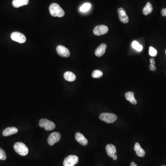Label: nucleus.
Masks as SVG:
<instances>
[{
    "label": "nucleus",
    "instance_id": "nucleus-1",
    "mask_svg": "<svg viewBox=\"0 0 166 166\" xmlns=\"http://www.w3.org/2000/svg\"><path fill=\"white\" fill-rule=\"evenodd\" d=\"M50 14L53 17H58L59 18L63 17L65 15V12L59 5L57 3L51 4L49 8Z\"/></svg>",
    "mask_w": 166,
    "mask_h": 166
},
{
    "label": "nucleus",
    "instance_id": "nucleus-2",
    "mask_svg": "<svg viewBox=\"0 0 166 166\" xmlns=\"http://www.w3.org/2000/svg\"><path fill=\"white\" fill-rule=\"evenodd\" d=\"M14 149L19 155L25 156L28 154L29 149L25 144L21 142H17L14 144Z\"/></svg>",
    "mask_w": 166,
    "mask_h": 166
},
{
    "label": "nucleus",
    "instance_id": "nucleus-3",
    "mask_svg": "<svg viewBox=\"0 0 166 166\" xmlns=\"http://www.w3.org/2000/svg\"><path fill=\"white\" fill-rule=\"evenodd\" d=\"M117 117L115 114L112 113H104L100 115L99 119L107 123H112L117 120Z\"/></svg>",
    "mask_w": 166,
    "mask_h": 166
},
{
    "label": "nucleus",
    "instance_id": "nucleus-4",
    "mask_svg": "<svg viewBox=\"0 0 166 166\" xmlns=\"http://www.w3.org/2000/svg\"><path fill=\"white\" fill-rule=\"evenodd\" d=\"M39 125L40 127H44L46 131H51L56 128L55 124L47 119H41L39 122Z\"/></svg>",
    "mask_w": 166,
    "mask_h": 166
},
{
    "label": "nucleus",
    "instance_id": "nucleus-5",
    "mask_svg": "<svg viewBox=\"0 0 166 166\" xmlns=\"http://www.w3.org/2000/svg\"><path fill=\"white\" fill-rule=\"evenodd\" d=\"M79 162V157L75 155H70L64 159V166H74Z\"/></svg>",
    "mask_w": 166,
    "mask_h": 166
},
{
    "label": "nucleus",
    "instance_id": "nucleus-6",
    "mask_svg": "<svg viewBox=\"0 0 166 166\" xmlns=\"http://www.w3.org/2000/svg\"><path fill=\"white\" fill-rule=\"evenodd\" d=\"M11 38L13 41L20 44H23L26 41V38L23 34L19 32H14L11 35Z\"/></svg>",
    "mask_w": 166,
    "mask_h": 166
},
{
    "label": "nucleus",
    "instance_id": "nucleus-7",
    "mask_svg": "<svg viewBox=\"0 0 166 166\" xmlns=\"http://www.w3.org/2000/svg\"><path fill=\"white\" fill-rule=\"evenodd\" d=\"M61 136L60 133L58 132H54L51 133L48 137V142L50 145L52 146L57 143L60 140Z\"/></svg>",
    "mask_w": 166,
    "mask_h": 166
},
{
    "label": "nucleus",
    "instance_id": "nucleus-8",
    "mask_svg": "<svg viewBox=\"0 0 166 166\" xmlns=\"http://www.w3.org/2000/svg\"><path fill=\"white\" fill-rule=\"evenodd\" d=\"M108 31V27L106 25H97L93 30V33L96 36H102L107 33Z\"/></svg>",
    "mask_w": 166,
    "mask_h": 166
},
{
    "label": "nucleus",
    "instance_id": "nucleus-9",
    "mask_svg": "<svg viewBox=\"0 0 166 166\" xmlns=\"http://www.w3.org/2000/svg\"><path fill=\"white\" fill-rule=\"evenodd\" d=\"M56 52L60 56L63 57H68L70 55L69 49L62 45H59L57 47Z\"/></svg>",
    "mask_w": 166,
    "mask_h": 166
},
{
    "label": "nucleus",
    "instance_id": "nucleus-10",
    "mask_svg": "<svg viewBox=\"0 0 166 166\" xmlns=\"http://www.w3.org/2000/svg\"><path fill=\"white\" fill-rule=\"evenodd\" d=\"M118 13L119 14V19L122 23L126 24L128 22L129 18L124 9L122 8H119L118 10Z\"/></svg>",
    "mask_w": 166,
    "mask_h": 166
},
{
    "label": "nucleus",
    "instance_id": "nucleus-11",
    "mask_svg": "<svg viewBox=\"0 0 166 166\" xmlns=\"http://www.w3.org/2000/svg\"><path fill=\"white\" fill-rule=\"evenodd\" d=\"M75 139L78 143L83 146L87 145L88 143L87 139L81 133H76L75 134Z\"/></svg>",
    "mask_w": 166,
    "mask_h": 166
},
{
    "label": "nucleus",
    "instance_id": "nucleus-12",
    "mask_svg": "<svg viewBox=\"0 0 166 166\" xmlns=\"http://www.w3.org/2000/svg\"><path fill=\"white\" fill-rule=\"evenodd\" d=\"M107 48V45L105 44H102L95 51V55L98 57H101L105 54Z\"/></svg>",
    "mask_w": 166,
    "mask_h": 166
},
{
    "label": "nucleus",
    "instance_id": "nucleus-13",
    "mask_svg": "<svg viewBox=\"0 0 166 166\" xmlns=\"http://www.w3.org/2000/svg\"><path fill=\"white\" fill-rule=\"evenodd\" d=\"M106 151L107 154L110 157H113L116 154V149L115 146L111 144H109L106 146Z\"/></svg>",
    "mask_w": 166,
    "mask_h": 166
},
{
    "label": "nucleus",
    "instance_id": "nucleus-14",
    "mask_svg": "<svg viewBox=\"0 0 166 166\" xmlns=\"http://www.w3.org/2000/svg\"><path fill=\"white\" fill-rule=\"evenodd\" d=\"M18 132V129L15 127H8L3 131L2 135L7 137L16 134Z\"/></svg>",
    "mask_w": 166,
    "mask_h": 166
},
{
    "label": "nucleus",
    "instance_id": "nucleus-15",
    "mask_svg": "<svg viewBox=\"0 0 166 166\" xmlns=\"http://www.w3.org/2000/svg\"><path fill=\"white\" fill-rule=\"evenodd\" d=\"M134 149L136 151V153L138 156L142 157L145 155V150L142 149L138 143H136L134 147Z\"/></svg>",
    "mask_w": 166,
    "mask_h": 166
},
{
    "label": "nucleus",
    "instance_id": "nucleus-16",
    "mask_svg": "<svg viewBox=\"0 0 166 166\" xmlns=\"http://www.w3.org/2000/svg\"><path fill=\"white\" fill-rule=\"evenodd\" d=\"M29 2V0H13L12 4L14 8H18L27 5Z\"/></svg>",
    "mask_w": 166,
    "mask_h": 166
},
{
    "label": "nucleus",
    "instance_id": "nucleus-17",
    "mask_svg": "<svg viewBox=\"0 0 166 166\" xmlns=\"http://www.w3.org/2000/svg\"><path fill=\"white\" fill-rule=\"evenodd\" d=\"M134 95V92L128 91L125 93V97L127 101L130 102L132 104L135 105L137 103V102Z\"/></svg>",
    "mask_w": 166,
    "mask_h": 166
},
{
    "label": "nucleus",
    "instance_id": "nucleus-18",
    "mask_svg": "<svg viewBox=\"0 0 166 166\" xmlns=\"http://www.w3.org/2000/svg\"><path fill=\"white\" fill-rule=\"evenodd\" d=\"M64 79L69 82H73L76 79V76L73 72L71 71H66L64 74Z\"/></svg>",
    "mask_w": 166,
    "mask_h": 166
},
{
    "label": "nucleus",
    "instance_id": "nucleus-19",
    "mask_svg": "<svg viewBox=\"0 0 166 166\" xmlns=\"http://www.w3.org/2000/svg\"><path fill=\"white\" fill-rule=\"evenodd\" d=\"M153 10V7L150 2L147 3L143 10V14L145 15H148L152 13Z\"/></svg>",
    "mask_w": 166,
    "mask_h": 166
},
{
    "label": "nucleus",
    "instance_id": "nucleus-20",
    "mask_svg": "<svg viewBox=\"0 0 166 166\" xmlns=\"http://www.w3.org/2000/svg\"><path fill=\"white\" fill-rule=\"evenodd\" d=\"M91 7V4L89 3H86L80 8V11L82 12H86L89 10Z\"/></svg>",
    "mask_w": 166,
    "mask_h": 166
},
{
    "label": "nucleus",
    "instance_id": "nucleus-21",
    "mask_svg": "<svg viewBox=\"0 0 166 166\" xmlns=\"http://www.w3.org/2000/svg\"><path fill=\"white\" fill-rule=\"evenodd\" d=\"M103 75V72L100 70H95L92 73V77L93 78H100L102 77Z\"/></svg>",
    "mask_w": 166,
    "mask_h": 166
},
{
    "label": "nucleus",
    "instance_id": "nucleus-22",
    "mask_svg": "<svg viewBox=\"0 0 166 166\" xmlns=\"http://www.w3.org/2000/svg\"><path fill=\"white\" fill-rule=\"evenodd\" d=\"M132 46H133V48L136 50H137V51H141L143 49V46L139 44H138V42L137 41H134L132 43Z\"/></svg>",
    "mask_w": 166,
    "mask_h": 166
},
{
    "label": "nucleus",
    "instance_id": "nucleus-23",
    "mask_svg": "<svg viewBox=\"0 0 166 166\" xmlns=\"http://www.w3.org/2000/svg\"><path fill=\"white\" fill-rule=\"evenodd\" d=\"M149 55H150L151 56L155 57L157 56V51L156 49H155L153 47L150 46L149 48Z\"/></svg>",
    "mask_w": 166,
    "mask_h": 166
},
{
    "label": "nucleus",
    "instance_id": "nucleus-24",
    "mask_svg": "<svg viewBox=\"0 0 166 166\" xmlns=\"http://www.w3.org/2000/svg\"><path fill=\"white\" fill-rule=\"evenodd\" d=\"M7 158V155L5 151L1 148H0V160H5Z\"/></svg>",
    "mask_w": 166,
    "mask_h": 166
},
{
    "label": "nucleus",
    "instance_id": "nucleus-25",
    "mask_svg": "<svg viewBox=\"0 0 166 166\" xmlns=\"http://www.w3.org/2000/svg\"><path fill=\"white\" fill-rule=\"evenodd\" d=\"M149 69L150 70L152 71H155L156 70V68L155 67V65H153V64H150V66H149Z\"/></svg>",
    "mask_w": 166,
    "mask_h": 166
},
{
    "label": "nucleus",
    "instance_id": "nucleus-26",
    "mask_svg": "<svg viewBox=\"0 0 166 166\" xmlns=\"http://www.w3.org/2000/svg\"><path fill=\"white\" fill-rule=\"evenodd\" d=\"M161 14L162 16L166 17V9H163L161 10Z\"/></svg>",
    "mask_w": 166,
    "mask_h": 166
},
{
    "label": "nucleus",
    "instance_id": "nucleus-27",
    "mask_svg": "<svg viewBox=\"0 0 166 166\" xmlns=\"http://www.w3.org/2000/svg\"><path fill=\"white\" fill-rule=\"evenodd\" d=\"M150 64H153V65H155V59L154 58H151L150 59Z\"/></svg>",
    "mask_w": 166,
    "mask_h": 166
},
{
    "label": "nucleus",
    "instance_id": "nucleus-28",
    "mask_svg": "<svg viewBox=\"0 0 166 166\" xmlns=\"http://www.w3.org/2000/svg\"><path fill=\"white\" fill-rule=\"evenodd\" d=\"M113 158L114 160H117V156L116 154H115V155H114V156L113 157Z\"/></svg>",
    "mask_w": 166,
    "mask_h": 166
},
{
    "label": "nucleus",
    "instance_id": "nucleus-29",
    "mask_svg": "<svg viewBox=\"0 0 166 166\" xmlns=\"http://www.w3.org/2000/svg\"><path fill=\"white\" fill-rule=\"evenodd\" d=\"M135 164V163L134 162H133H133H131V165H134Z\"/></svg>",
    "mask_w": 166,
    "mask_h": 166
},
{
    "label": "nucleus",
    "instance_id": "nucleus-30",
    "mask_svg": "<svg viewBox=\"0 0 166 166\" xmlns=\"http://www.w3.org/2000/svg\"><path fill=\"white\" fill-rule=\"evenodd\" d=\"M131 166H137V164H135L134 165H131Z\"/></svg>",
    "mask_w": 166,
    "mask_h": 166
},
{
    "label": "nucleus",
    "instance_id": "nucleus-31",
    "mask_svg": "<svg viewBox=\"0 0 166 166\" xmlns=\"http://www.w3.org/2000/svg\"></svg>",
    "mask_w": 166,
    "mask_h": 166
},
{
    "label": "nucleus",
    "instance_id": "nucleus-32",
    "mask_svg": "<svg viewBox=\"0 0 166 166\" xmlns=\"http://www.w3.org/2000/svg\"></svg>",
    "mask_w": 166,
    "mask_h": 166
}]
</instances>
